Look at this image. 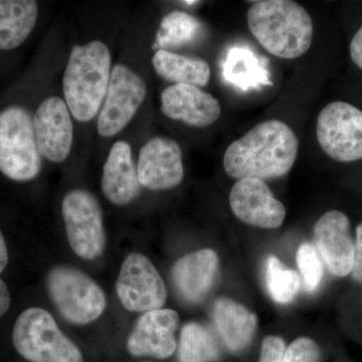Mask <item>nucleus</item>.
<instances>
[{
    "label": "nucleus",
    "mask_w": 362,
    "mask_h": 362,
    "mask_svg": "<svg viewBox=\"0 0 362 362\" xmlns=\"http://www.w3.org/2000/svg\"><path fill=\"white\" fill-rule=\"evenodd\" d=\"M298 151L299 141L292 128L272 119L259 123L226 148L223 168L239 180L278 178L291 170Z\"/></svg>",
    "instance_id": "nucleus-1"
},
{
    "label": "nucleus",
    "mask_w": 362,
    "mask_h": 362,
    "mask_svg": "<svg viewBox=\"0 0 362 362\" xmlns=\"http://www.w3.org/2000/svg\"><path fill=\"white\" fill-rule=\"evenodd\" d=\"M247 25L267 52L285 59L303 56L313 40L311 16L292 0L257 1L247 11Z\"/></svg>",
    "instance_id": "nucleus-2"
},
{
    "label": "nucleus",
    "mask_w": 362,
    "mask_h": 362,
    "mask_svg": "<svg viewBox=\"0 0 362 362\" xmlns=\"http://www.w3.org/2000/svg\"><path fill=\"white\" fill-rule=\"evenodd\" d=\"M111 54L100 40L74 45L63 77L65 102L71 115L88 122L101 109L111 78Z\"/></svg>",
    "instance_id": "nucleus-3"
},
{
    "label": "nucleus",
    "mask_w": 362,
    "mask_h": 362,
    "mask_svg": "<svg viewBox=\"0 0 362 362\" xmlns=\"http://www.w3.org/2000/svg\"><path fill=\"white\" fill-rule=\"evenodd\" d=\"M42 169L33 118L20 106L0 111V173L9 180H35Z\"/></svg>",
    "instance_id": "nucleus-4"
},
{
    "label": "nucleus",
    "mask_w": 362,
    "mask_h": 362,
    "mask_svg": "<svg viewBox=\"0 0 362 362\" xmlns=\"http://www.w3.org/2000/svg\"><path fill=\"white\" fill-rule=\"evenodd\" d=\"M13 341L18 354L30 362H85L81 350L42 308L26 309L18 316Z\"/></svg>",
    "instance_id": "nucleus-5"
},
{
    "label": "nucleus",
    "mask_w": 362,
    "mask_h": 362,
    "mask_svg": "<svg viewBox=\"0 0 362 362\" xmlns=\"http://www.w3.org/2000/svg\"><path fill=\"white\" fill-rule=\"evenodd\" d=\"M47 283L54 306L69 322L86 325L97 320L106 308L102 288L78 269L54 267L47 275Z\"/></svg>",
    "instance_id": "nucleus-6"
},
{
    "label": "nucleus",
    "mask_w": 362,
    "mask_h": 362,
    "mask_svg": "<svg viewBox=\"0 0 362 362\" xmlns=\"http://www.w3.org/2000/svg\"><path fill=\"white\" fill-rule=\"evenodd\" d=\"M62 214L71 250L82 259L99 257L106 246V233L96 197L87 190H71L62 202Z\"/></svg>",
    "instance_id": "nucleus-7"
},
{
    "label": "nucleus",
    "mask_w": 362,
    "mask_h": 362,
    "mask_svg": "<svg viewBox=\"0 0 362 362\" xmlns=\"http://www.w3.org/2000/svg\"><path fill=\"white\" fill-rule=\"evenodd\" d=\"M317 140L321 149L338 162L362 159V111L346 102L337 101L319 113Z\"/></svg>",
    "instance_id": "nucleus-8"
},
{
    "label": "nucleus",
    "mask_w": 362,
    "mask_h": 362,
    "mask_svg": "<svg viewBox=\"0 0 362 362\" xmlns=\"http://www.w3.org/2000/svg\"><path fill=\"white\" fill-rule=\"evenodd\" d=\"M146 94V84L141 76L122 64L114 66L98 119L99 134L110 138L125 129L144 102Z\"/></svg>",
    "instance_id": "nucleus-9"
},
{
    "label": "nucleus",
    "mask_w": 362,
    "mask_h": 362,
    "mask_svg": "<svg viewBox=\"0 0 362 362\" xmlns=\"http://www.w3.org/2000/svg\"><path fill=\"white\" fill-rule=\"evenodd\" d=\"M116 292L121 303L131 312L158 310L168 299L165 284L158 271L139 252H133L124 259Z\"/></svg>",
    "instance_id": "nucleus-10"
},
{
    "label": "nucleus",
    "mask_w": 362,
    "mask_h": 362,
    "mask_svg": "<svg viewBox=\"0 0 362 362\" xmlns=\"http://www.w3.org/2000/svg\"><path fill=\"white\" fill-rule=\"evenodd\" d=\"M33 118L40 156L54 163L65 161L74 141L73 120L65 100L58 96L47 98Z\"/></svg>",
    "instance_id": "nucleus-11"
},
{
    "label": "nucleus",
    "mask_w": 362,
    "mask_h": 362,
    "mask_svg": "<svg viewBox=\"0 0 362 362\" xmlns=\"http://www.w3.org/2000/svg\"><path fill=\"white\" fill-rule=\"evenodd\" d=\"M230 204L233 214L247 225L274 230L285 221L284 204L276 199L265 181L257 178L237 181L230 190Z\"/></svg>",
    "instance_id": "nucleus-12"
},
{
    "label": "nucleus",
    "mask_w": 362,
    "mask_h": 362,
    "mask_svg": "<svg viewBox=\"0 0 362 362\" xmlns=\"http://www.w3.org/2000/svg\"><path fill=\"white\" fill-rule=\"evenodd\" d=\"M138 180L151 190L177 187L185 177L182 151L178 143L168 137H154L140 150Z\"/></svg>",
    "instance_id": "nucleus-13"
},
{
    "label": "nucleus",
    "mask_w": 362,
    "mask_h": 362,
    "mask_svg": "<svg viewBox=\"0 0 362 362\" xmlns=\"http://www.w3.org/2000/svg\"><path fill=\"white\" fill-rule=\"evenodd\" d=\"M314 243L331 274L345 277L351 273L356 243L346 214L339 211L324 214L314 226Z\"/></svg>",
    "instance_id": "nucleus-14"
},
{
    "label": "nucleus",
    "mask_w": 362,
    "mask_h": 362,
    "mask_svg": "<svg viewBox=\"0 0 362 362\" xmlns=\"http://www.w3.org/2000/svg\"><path fill=\"white\" fill-rule=\"evenodd\" d=\"M180 316L171 309H158L143 314L127 340V349L133 356L168 358L176 349L175 331Z\"/></svg>",
    "instance_id": "nucleus-15"
},
{
    "label": "nucleus",
    "mask_w": 362,
    "mask_h": 362,
    "mask_svg": "<svg viewBox=\"0 0 362 362\" xmlns=\"http://www.w3.org/2000/svg\"><path fill=\"white\" fill-rule=\"evenodd\" d=\"M160 100L164 115L190 127H209L221 114L218 100L195 86H169L161 93Z\"/></svg>",
    "instance_id": "nucleus-16"
},
{
    "label": "nucleus",
    "mask_w": 362,
    "mask_h": 362,
    "mask_svg": "<svg viewBox=\"0 0 362 362\" xmlns=\"http://www.w3.org/2000/svg\"><path fill=\"white\" fill-rule=\"evenodd\" d=\"M101 185L105 197L116 206H126L139 194L141 185L127 142L121 140L112 146L105 162Z\"/></svg>",
    "instance_id": "nucleus-17"
},
{
    "label": "nucleus",
    "mask_w": 362,
    "mask_h": 362,
    "mask_svg": "<svg viewBox=\"0 0 362 362\" xmlns=\"http://www.w3.org/2000/svg\"><path fill=\"white\" fill-rule=\"evenodd\" d=\"M218 264V254L211 249L190 252L178 259L173 278L181 296L192 303L202 301L213 287Z\"/></svg>",
    "instance_id": "nucleus-18"
},
{
    "label": "nucleus",
    "mask_w": 362,
    "mask_h": 362,
    "mask_svg": "<svg viewBox=\"0 0 362 362\" xmlns=\"http://www.w3.org/2000/svg\"><path fill=\"white\" fill-rule=\"evenodd\" d=\"M213 315L228 349L233 352L246 349L256 332V314L232 299L221 298L214 303Z\"/></svg>",
    "instance_id": "nucleus-19"
},
{
    "label": "nucleus",
    "mask_w": 362,
    "mask_h": 362,
    "mask_svg": "<svg viewBox=\"0 0 362 362\" xmlns=\"http://www.w3.org/2000/svg\"><path fill=\"white\" fill-rule=\"evenodd\" d=\"M39 6L33 0H0V49L11 51L30 37L37 25Z\"/></svg>",
    "instance_id": "nucleus-20"
},
{
    "label": "nucleus",
    "mask_w": 362,
    "mask_h": 362,
    "mask_svg": "<svg viewBox=\"0 0 362 362\" xmlns=\"http://www.w3.org/2000/svg\"><path fill=\"white\" fill-rule=\"evenodd\" d=\"M154 70L169 82L204 87L211 80V66L202 59L188 58L159 49L152 58Z\"/></svg>",
    "instance_id": "nucleus-21"
},
{
    "label": "nucleus",
    "mask_w": 362,
    "mask_h": 362,
    "mask_svg": "<svg viewBox=\"0 0 362 362\" xmlns=\"http://www.w3.org/2000/svg\"><path fill=\"white\" fill-rule=\"evenodd\" d=\"M223 76L228 82L243 90L272 85L268 70L261 66L254 52L240 47H233L228 52Z\"/></svg>",
    "instance_id": "nucleus-22"
},
{
    "label": "nucleus",
    "mask_w": 362,
    "mask_h": 362,
    "mask_svg": "<svg viewBox=\"0 0 362 362\" xmlns=\"http://www.w3.org/2000/svg\"><path fill=\"white\" fill-rule=\"evenodd\" d=\"M218 356L216 340L204 326L197 322L183 326L178 349L180 362H211Z\"/></svg>",
    "instance_id": "nucleus-23"
},
{
    "label": "nucleus",
    "mask_w": 362,
    "mask_h": 362,
    "mask_svg": "<svg viewBox=\"0 0 362 362\" xmlns=\"http://www.w3.org/2000/svg\"><path fill=\"white\" fill-rule=\"evenodd\" d=\"M202 33L197 18L182 11H173L162 20L157 33V45L160 47H180L194 42Z\"/></svg>",
    "instance_id": "nucleus-24"
},
{
    "label": "nucleus",
    "mask_w": 362,
    "mask_h": 362,
    "mask_svg": "<svg viewBox=\"0 0 362 362\" xmlns=\"http://www.w3.org/2000/svg\"><path fill=\"white\" fill-rule=\"evenodd\" d=\"M265 284L272 299L278 304H288L301 288V278L296 272L286 268L275 256H269L265 263Z\"/></svg>",
    "instance_id": "nucleus-25"
},
{
    "label": "nucleus",
    "mask_w": 362,
    "mask_h": 362,
    "mask_svg": "<svg viewBox=\"0 0 362 362\" xmlns=\"http://www.w3.org/2000/svg\"><path fill=\"white\" fill-rule=\"evenodd\" d=\"M297 265L307 291H315L322 281L324 270L320 255L310 243H304L298 249Z\"/></svg>",
    "instance_id": "nucleus-26"
},
{
    "label": "nucleus",
    "mask_w": 362,
    "mask_h": 362,
    "mask_svg": "<svg viewBox=\"0 0 362 362\" xmlns=\"http://www.w3.org/2000/svg\"><path fill=\"white\" fill-rule=\"evenodd\" d=\"M320 356V349L314 340L300 337L286 349L282 362H318Z\"/></svg>",
    "instance_id": "nucleus-27"
},
{
    "label": "nucleus",
    "mask_w": 362,
    "mask_h": 362,
    "mask_svg": "<svg viewBox=\"0 0 362 362\" xmlns=\"http://www.w3.org/2000/svg\"><path fill=\"white\" fill-rule=\"evenodd\" d=\"M286 345L284 340L278 337H268L262 345L259 362H282Z\"/></svg>",
    "instance_id": "nucleus-28"
},
{
    "label": "nucleus",
    "mask_w": 362,
    "mask_h": 362,
    "mask_svg": "<svg viewBox=\"0 0 362 362\" xmlns=\"http://www.w3.org/2000/svg\"><path fill=\"white\" fill-rule=\"evenodd\" d=\"M351 276L357 282L362 283V223L356 228V246H354V266Z\"/></svg>",
    "instance_id": "nucleus-29"
},
{
    "label": "nucleus",
    "mask_w": 362,
    "mask_h": 362,
    "mask_svg": "<svg viewBox=\"0 0 362 362\" xmlns=\"http://www.w3.org/2000/svg\"><path fill=\"white\" fill-rule=\"evenodd\" d=\"M349 49L352 61L362 70V26L350 42Z\"/></svg>",
    "instance_id": "nucleus-30"
},
{
    "label": "nucleus",
    "mask_w": 362,
    "mask_h": 362,
    "mask_svg": "<svg viewBox=\"0 0 362 362\" xmlns=\"http://www.w3.org/2000/svg\"><path fill=\"white\" fill-rule=\"evenodd\" d=\"M11 298L6 283L0 279V317L4 315L11 307Z\"/></svg>",
    "instance_id": "nucleus-31"
},
{
    "label": "nucleus",
    "mask_w": 362,
    "mask_h": 362,
    "mask_svg": "<svg viewBox=\"0 0 362 362\" xmlns=\"http://www.w3.org/2000/svg\"><path fill=\"white\" fill-rule=\"evenodd\" d=\"M7 263H8V252H7L6 240L0 230V274L6 268Z\"/></svg>",
    "instance_id": "nucleus-32"
},
{
    "label": "nucleus",
    "mask_w": 362,
    "mask_h": 362,
    "mask_svg": "<svg viewBox=\"0 0 362 362\" xmlns=\"http://www.w3.org/2000/svg\"><path fill=\"white\" fill-rule=\"evenodd\" d=\"M199 1H183V4H187V6H194V4H197Z\"/></svg>",
    "instance_id": "nucleus-33"
}]
</instances>
